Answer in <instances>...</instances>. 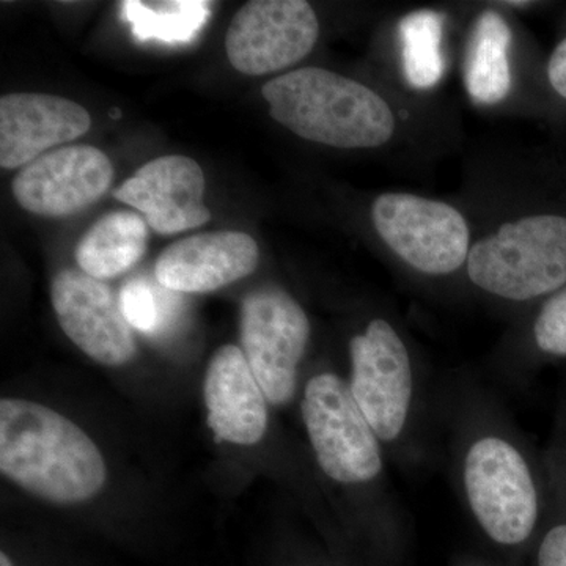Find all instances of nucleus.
I'll return each instance as SVG.
<instances>
[{
	"label": "nucleus",
	"mask_w": 566,
	"mask_h": 566,
	"mask_svg": "<svg viewBox=\"0 0 566 566\" xmlns=\"http://www.w3.org/2000/svg\"><path fill=\"white\" fill-rule=\"evenodd\" d=\"M452 461L461 501L483 538L510 557L531 556L546 506L545 469L491 395L455 394Z\"/></svg>",
	"instance_id": "1"
},
{
	"label": "nucleus",
	"mask_w": 566,
	"mask_h": 566,
	"mask_svg": "<svg viewBox=\"0 0 566 566\" xmlns=\"http://www.w3.org/2000/svg\"><path fill=\"white\" fill-rule=\"evenodd\" d=\"M0 471L22 490L55 504H80L103 490L106 464L98 447L46 406L3 398Z\"/></svg>",
	"instance_id": "2"
},
{
	"label": "nucleus",
	"mask_w": 566,
	"mask_h": 566,
	"mask_svg": "<svg viewBox=\"0 0 566 566\" xmlns=\"http://www.w3.org/2000/svg\"><path fill=\"white\" fill-rule=\"evenodd\" d=\"M301 416L316 464L335 485L365 493L395 534L403 521L387 474V453L367 422L348 382L333 371H319L305 382Z\"/></svg>",
	"instance_id": "3"
},
{
	"label": "nucleus",
	"mask_w": 566,
	"mask_h": 566,
	"mask_svg": "<svg viewBox=\"0 0 566 566\" xmlns=\"http://www.w3.org/2000/svg\"><path fill=\"white\" fill-rule=\"evenodd\" d=\"M263 98L279 125L335 148H376L395 134V115L367 85L334 71L301 69L266 82Z\"/></svg>",
	"instance_id": "4"
},
{
	"label": "nucleus",
	"mask_w": 566,
	"mask_h": 566,
	"mask_svg": "<svg viewBox=\"0 0 566 566\" xmlns=\"http://www.w3.org/2000/svg\"><path fill=\"white\" fill-rule=\"evenodd\" d=\"M349 363L346 382L389 457L411 460L422 453L427 385L403 335L389 319L371 318L349 340Z\"/></svg>",
	"instance_id": "5"
},
{
	"label": "nucleus",
	"mask_w": 566,
	"mask_h": 566,
	"mask_svg": "<svg viewBox=\"0 0 566 566\" xmlns=\"http://www.w3.org/2000/svg\"><path fill=\"white\" fill-rule=\"evenodd\" d=\"M465 273L472 285L499 300H546L566 285V216L502 223L472 245Z\"/></svg>",
	"instance_id": "6"
},
{
	"label": "nucleus",
	"mask_w": 566,
	"mask_h": 566,
	"mask_svg": "<svg viewBox=\"0 0 566 566\" xmlns=\"http://www.w3.org/2000/svg\"><path fill=\"white\" fill-rule=\"evenodd\" d=\"M311 331L304 308L285 290L263 286L245 296L241 345L271 405L285 406L296 397Z\"/></svg>",
	"instance_id": "7"
},
{
	"label": "nucleus",
	"mask_w": 566,
	"mask_h": 566,
	"mask_svg": "<svg viewBox=\"0 0 566 566\" xmlns=\"http://www.w3.org/2000/svg\"><path fill=\"white\" fill-rule=\"evenodd\" d=\"M371 221L390 251L419 273L442 277L468 262L471 232L452 205L387 192L375 200Z\"/></svg>",
	"instance_id": "8"
},
{
	"label": "nucleus",
	"mask_w": 566,
	"mask_h": 566,
	"mask_svg": "<svg viewBox=\"0 0 566 566\" xmlns=\"http://www.w3.org/2000/svg\"><path fill=\"white\" fill-rule=\"evenodd\" d=\"M319 22L304 0H252L234 14L226 51L234 70L263 76L289 69L311 54Z\"/></svg>",
	"instance_id": "9"
},
{
	"label": "nucleus",
	"mask_w": 566,
	"mask_h": 566,
	"mask_svg": "<svg viewBox=\"0 0 566 566\" xmlns=\"http://www.w3.org/2000/svg\"><path fill=\"white\" fill-rule=\"evenodd\" d=\"M114 178L111 159L92 145H70L28 164L13 180L25 211L46 218L76 214L102 199Z\"/></svg>",
	"instance_id": "10"
},
{
	"label": "nucleus",
	"mask_w": 566,
	"mask_h": 566,
	"mask_svg": "<svg viewBox=\"0 0 566 566\" xmlns=\"http://www.w3.org/2000/svg\"><path fill=\"white\" fill-rule=\"evenodd\" d=\"M51 297L63 333L93 360L118 367L136 356L133 327L106 283L65 270L55 275Z\"/></svg>",
	"instance_id": "11"
},
{
	"label": "nucleus",
	"mask_w": 566,
	"mask_h": 566,
	"mask_svg": "<svg viewBox=\"0 0 566 566\" xmlns=\"http://www.w3.org/2000/svg\"><path fill=\"white\" fill-rule=\"evenodd\" d=\"M112 196L139 210L148 226L159 234L197 229L211 218L203 203L202 167L188 156L153 159L118 186Z\"/></svg>",
	"instance_id": "12"
},
{
	"label": "nucleus",
	"mask_w": 566,
	"mask_h": 566,
	"mask_svg": "<svg viewBox=\"0 0 566 566\" xmlns=\"http://www.w3.org/2000/svg\"><path fill=\"white\" fill-rule=\"evenodd\" d=\"M81 104L46 93H10L0 98V166L20 169L91 129Z\"/></svg>",
	"instance_id": "13"
},
{
	"label": "nucleus",
	"mask_w": 566,
	"mask_h": 566,
	"mask_svg": "<svg viewBox=\"0 0 566 566\" xmlns=\"http://www.w3.org/2000/svg\"><path fill=\"white\" fill-rule=\"evenodd\" d=\"M259 262V244L251 234H192L159 255L156 281L178 293L214 292L251 275Z\"/></svg>",
	"instance_id": "14"
},
{
	"label": "nucleus",
	"mask_w": 566,
	"mask_h": 566,
	"mask_svg": "<svg viewBox=\"0 0 566 566\" xmlns=\"http://www.w3.org/2000/svg\"><path fill=\"white\" fill-rule=\"evenodd\" d=\"M208 423L219 441L255 446L268 430V401L243 349L226 345L212 356L205 378Z\"/></svg>",
	"instance_id": "15"
},
{
	"label": "nucleus",
	"mask_w": 566,
	"mask_h": 566,
	"mask_svg": "<svg viewBox=\"0 0 566 566\" xmlns=\"http://www.w3.org/2000/svg\"><path fill=\"white\" fill-rule=\"evenodd\" d=\"M513 33L509 22L495 10L480 13L472 28L465 55L464 84L472 102L493 106L512 91L510 46Z\"/></svg>",
	"instance_id": "16"
},
{
	"label": "nucleus",
	"mask_w": 566,
	"mask_h": 566,
	"mask_svg": "<svg viewBox=\"0 0 566 566\" xmlns=\"http://www.w3.org/2000/svg\"><path fill=\"white\" fill-rule=\"evenodd\" d=\"M147 244V221L133 211H114L81 238L76 262L81 271L98 281L117 277L140 262Z\"/></svg>",
	"instance_id": "17"
},
{
	"label": "nucleus",
	"mask_w": 566,
	"mask_h": 566,
	"mask_svg": "<svg viewBox=\"0 0 566 566\" xmlns=\"http://www.w3.org/2000/svg\"><path fill=\"white\" fill-rule=\"evenodd\" d=\"M542 461L546 506L542 528L531 553L532 566H566V385Z\"/></svg>",
	"instance_id": "18"
},
{
	"label": "nucleus",
	"mask_w": 566,
	"mask_h": 566,
	"mask_svg": "<svg viewBox=\"0 0 566 566\" xmlns=\"http://www.w3.org/2000/svg\"><path fill=\"white\" fill-rule=\"evenodd\" d=\"M120 11L123 21L132 25L133 36L140 43L158 41L177 46L197 39L210 20L211 6L205 0H125L120 3Z\"/></svg>",
	"instance_id": "19"
},
{
	"label": "nucleus",
	"mask_w": 566,
	"mask_h": 566,
	"mask_svg": "<svg viewBox=\"0 0 566 566\" xmlns=\"http://www.w3.org/2000/svg\"><path fill=\"white\" fill-rule=\"evenodd\" d=\"M444 22L439 11L416 10L398 24L405 77L417 91H430L444 76Z\"/></svg>",
	"instance_id": "20"
},
{
	"label": "nucleus",
	"mask_w": 566,
	"mask_h": 566,
	"mask_svg": "<svg viewBox=\"0 0 566 566\" xmlns=\"http://www.w3.org/2000/svg\"><path fill=\"white\" fill-rule=\"evenodd\" d=\"M181 296L182 293L166 289L158 281L137 277L123 285L118 303L134 329L147 335H163L181 314Z\"/></svg>",
	"instance_id": "21"
},
{
	"label": "nucleus",
	"mask_w": 566,
	"mask_h": 566,
	"mask_svg": "<svg viewBox=\"0 0 566 566\" xmlns=\"http://www.w3.org/2000/svg\"><path fill=\"white\" fill-rule=\"evenodd\" d=\"M532 344L543 359H566V285L539 305L532 323Z\"/></svg>",
	"instance_id": "22"
},
{
	"label": "nucleus",
	"mask_w": 566,
	"mask_h": 566,
	"mask_svg": "<svg viewBox=\"0 0 566 566\" xmlns=\"http://www.w3.org/2000/svg\"><path fill=\"white\" fill-rule=\"evenodd\" d=\"M547 80L554 91L566 99V36L551 54L547 62Z\"/></svg>",
	"instance_id": "23"
},
{
	"label": "nucleus",
	"mask_w": 566,
	"mask_h": 566,
	"mask_svg": "<svg viewBox=\"0 0 566 566\" xmlns=\"http://www.w3.org/2000/svg\"><path fill=\"white\" fill-rule=\"evenodd\" d=\"M0 566H14L10 556H7V553L0 554Z\"/></svg>",
	"instance_id": "24"
},
{
	"label": "nucleus",
	"mask_w": 566,
	"mask_h": 566,
	"mask_svg": "<svg viewBox=\"0 0 566 566\" xmlns=\"http://www.w3.org/2000/svg\"><path fill=\"white\" fill-rule=\"evenodd\" d=\"M464 566H491V565L482 564V562H471V564H468Z\"/></svg>",
	"instance_id": "25"
}]
</instances>
